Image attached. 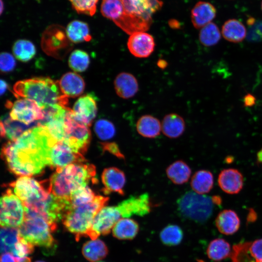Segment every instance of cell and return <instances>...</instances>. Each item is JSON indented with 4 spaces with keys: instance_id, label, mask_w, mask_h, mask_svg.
<instances>
[{
    "instance_id": "cell-11",
    "label": "cell",
    "mask_w": 262,
    "mask_h": 262,
    "mask_svg": "<svg viewBox=\"0 0 262 262\" xmlns=\"http://www.w3.org/2000/svg\"><path fill=\"white\" fill-rule=\"evenodd\" d=\"M85 159L82 154L72 148L64 141H58L49 149L48 165L61 168L72 164L82 163Z\"/></svg>"
},
{
    "instance_id": "cell-36",
    "label": "cell",
    "mask_w": 262,
    "mask_h": 262,
    "mask_svg": "<svg viewBox=\"0 0 262 262\" xmlns=\"http://www.w3.org/2000/svg\"><path fill=\"white\" fill-rule=\"evenodd\" d=\"M181 229L176 225H168L164 228L160 233L162 243L168 246L179 245L183 238Z\"/></svg>"
},
{
    "instance_id": "cell-27",
    "label": "cell",
    "mask_w": 262,
    "mask_h": 262,
    "mask_svg": "<svg viewBox=\"0 0 262 262\" xmlns=\"http://www.w3.org/2000/svg\"><path fill=\"white\" fill-rule=\"evenodd\" d=\"M139 225L136 221L130 218H121L112 229L113 236L119 240H131L137 234Z\"/></svg>"
},
{
    "instance_id": "cell-54",
    "label": "cell",
    "mask_w": 262,
    "mask_h": 262,
    "mask_svg": "<svg viewBox=\"0 0 262 262\" xmlns=\"http://www.w3.org/2000/svg\"><path fill=\"white\" fill-rule=\"evenodd\" d=\"M0 3H1L0 14H1L2 13V11H3V9H4V8H3V1H2V0H1Z\"/></svg>"
},
{
    "instance_id": "cell-12",
    "label": "cell",
    "mask_w": 262,
    "mask_h": 262,
    "mask_svg": "<svg viewBox=\"0 0 262 262\" xmlns=\"http://www.w3.org/2000/svg\"><path fill=\"white\" fill-rule=\"evenodd\" d=\"M121 218L116 206H104L95 217L87 236L92 240H96L100 235L108 234Z\"/></svg>"
},
{
    "instance_id": "cell-30",
    "label": "cell",
    "mask_w": 262,
    "mask_h": 262,
    "mask_svg": "<svg viewBox=\"0 0 262 262\" xmlns=\"http://www.w3.org/2000/svg\"><path fill=\"white\" fill-rule=\"evenodd\" d=\"M168 178L174 184L180 185L186 182L190 178L191 169L184 161L178 160L170 164L166 169Z\"/></svg>"
},
{
    "instance_id": "cell-47",
    "label": "cell",
    "mask_w": 262,
    "mask_h": 262,
    "mask_svg": "<svg viewBox=\"0 0 262 262\" xmlns=\"http://www.w3.org/2000/svg\"><path fill=\"white\" fill-rule=\"evenodd\" d=\"M0 262H16V261L12 253L5 252L1 254Z\"/></svg>"
},
{
    "instance_id": "cell-51",
    "label": "cell",
    "mask_w": 262,
    "mask_h": 262,
    "mask_svg": "<svg viewBox=\"0 0 262 262\" xmlns=\"http://www.w3.org/2000/svg\"><path fill=\"white\" fill-rule=\"evenodd\" d=\"M15 258V257H14ZM16 262H31L30 258L27 257L15 258Z\"/></svg>"
},
{
    "instance_id": "cell-17",
    "label": "cell",
    "mask_w": 262,
    "mask_h": 262,
    "mask_svg": "<svg viewBox=\"0 0 262 262\" xmlns=\"http://www.w3.org/2000/svg\"><path fill=\"white\" fill-rule=\"evenodd\" d=\"M46 181H38L29 176H21L10 184L14 194L24 202L37 195L45 187Z\"/></svg>"
},
{
    "instance_id": "cell-43",
    "label": "cell",
    "mask_w": 262,
    "mask_h": 262,
    "mask_svg": "<svg viewBox=\"0 0 262 262\" xmlns=\"http://www.w3.org/2000/svg\"><path fill=\"white\" fill-rule=\"evenodd\" d=\"M16 65L14 56L8 52H1L0 55V68L1 72H9L14 70Z\"/></svg>"
},
{
    "instance_id": "cell-41",
    "label": "cell",
    "mask_w": 262,
    "mask_h": 262,
    "mask_svg": "<svg viewBox=\"0 0 262 262\" xmlns=\"http://www.w3.org/2000/svg\"><path fill=\"white\" fill-rule=\"evenodd\" d=\"M99 0H69L73 9L78 14L94 16Z\"/></svg>"
},
{
    "instance_id": "cell-34",
    "label": "cell",
    "mask_w": 262,
    "mask_h": 262,
    "mask_svg": "<svg viewBox=\"0 0 262 262\" xmlns=\"http://www.w3.org/2000/svg\"><path fill=\"white\" fill-rule=\"evenodd\" d=\"M12 50L15 57L17 60L23 62L31 60L36 53V49L34 44L26 39H19L15 42Z\"/></svg>"
},
{
    "instance_id": "cell-31",
    "label": "cell",
    "mask_w": 262,
    "mask_h": 262,
    "mask_svg": "<svg viewBox=\"0 0 262 262\" xmlns=\"http://www.w3.org/2000/svg\"><path fill=\"white\" fill-rule=\"evenodd\" d=\"M214 180L213 174L207 170H199L192 176L190 185L195 192L205 195L213 188Z\"/></svg>"
},
{
    "instance_id": "cell-22",
    "label": "cell",
    "mask_w": 262,
    "mask_h": 262,
    "mask_svg": "<svg viewBox=\"0 0 262 262\" xmlns=\"http://www.w3.org/2000/svg\"><path fill=\"white\" fill-rule=\"evenodd\" d=\"M58 82L61 92L67 98L79 96L83 93L85 88L83 79L75 72L66 73Z\"/></svg>"
},
{
    "instance_id": "cell-9",
    "label": "cell",
    "mask_w": 262,
    "mask_h": 262,
    "mask_svg": "<svg viewBox=\"0 0 262 262\" xmlns=\"http://www.w3.org/2000/svg\"><path fill=\"white\" fill-rule=\"evenodd\" d=\"M25 218V208L22 201L11 189H7L0 199L1 227L18 228Z\"/></svg>"
},
{
    "instance_id": "cell-49",
    "label": "cell",
    "mask_w": 262,
    "mask_h": 262,
    "mask_svg": "<svg viewBox=\"0 0 262 262\" xmlns=\"http://www.w3.org/2000/svg\"><path fill=\"white\" fill-rule=\"evenodd\" d=\"M8 88L7 83L3 80H0V95L2 96Z\"/></svg>"
},
{
    "instance_id": "cell-46",
    "label": "cell",
    "mask_w": 262,
    "mask_h": 262,
    "mask_svg": "<svg viewBox=\"0 0 262 262\" xmlns=\"http://www.w3.org/2000/svg\"><path fill=\"white\" fill-rule=\"evenodd\" d=\"M256 102V98L253 95L247 93L243 98L244 105L245 107H252Z\"/></svg>"
},
{
    "instance_id": "cell-25",
    "label": "cell",
    "mask_w": 262,
    "mask_h": 262,
    "mask_svg": "<svg viewBox=\"0 0 262 262\" xmlns=\"http://www.w3.org/2000/svg\"><path fill=\"white\" fill-rule=\"evenodd\" d=\"M136 128L140 135L148 138L157 137L162 131L160 121L149 115L141 116L136 122Z\"/></svg>"
},
{
    "instance_id": "cell-33",
    "label": "cell",
    "mask_w": 262,
    "mask_h": 262,
    "mask_svg": "<svg viewBox=\"0 0 262 262\" xmlns=\"http://www.w3.org/2000/svg\"><path fill=\"white\" fill-rule=\"evenodd\" d=\"M206 252L208 258L214 262H220L231 257L232 254L230 244L222 238H216L211 241Z\"/></svg>"
},
{
    "instance_id": "cell-21",
    "label": "cell",
    "mask_w": 262,
    "mask_h": 262,
    "mask_svg": "<svg viewBox=\"0 0 262 262\" xmlns=\"http://www.w3.org/2000/svg\"><path fill=\"white\" fill-rule=\"evenodd\" d=\"M114 87L116 94L121 98L128 99L133 97L139 89L136 78L128 72H121L114 80Z\"/></svg>"
},
{
    "instance_id": "cell-55",
    "label": "cell",
    "mask_w": 262,
    "mask_h": 262,
    "mask_svg": "<svg viewBox=\"0 0 262 262\" xmlns=\"http://www.w3.org/2000/svg\"><path fill=\"white\" fill-rule=\"evenodd\" d=\"M35 262H45L42 261H36Z\"/></svg>"
},
{
    "instance_id": "cell-32",
    "label": "cell",
    "mask_w": 262,
    "mask_h": 262,
    "mask_svg": "<svg viewBox=\"0 0 262 262\" xmlns=\"http://www.w3.org/2000/svg\"><path fill=\"white\" fill-rule=\"evenodd\" d=\"M82 254L91 262H96L104 258L108 253L106 244L100 239L87 241L82 246Z\"/></svg>"
},
{
    "instance_id": "cell-18",
    "label": "cell",
    "mask_w": 262,
    "mask_h": 262,
    "mask_svg": "<svg viewBox=\"0 0 262 262\" xmlns=\"http://www.w3.org/2000/svg\"><path fill=\"white\" fill-rule=\"evenodd\" d=\"M101 180L105 194L114 192L122 196L124 195L126 179L125 173L121 170L115 167L104 169L101 175Z\"/></svg>"
},
{
    "instance_id": "cell-42",
    "label": "cell",
    "mask_w": 262,
    "mask_h": 262,
    "mask_svg": "<svg viewBox=\"0 0 262 262\" xmlns=\"http://www.w3.org/2000/svg\"><path fill=\"white\" fill-rule=\"evenodd\" d=\"M33 245L20 237L18 234V241L11 253L15 258L24 257L33 252Z\"/></svg>"
},
{
    "instance_id": "cell-8",
    "label": "cell",
    "mask_w": 262,
    "mask_h": 262,
    "mask_svg": "<svg viewBox=\"0 0 262 262\" xmlns=\"http://www.w3.org/2000/svg\"><path fill=\"white\" fill-rule=\"evenodd\" d=\"M65 138L72 148L82 154L87 149L91 133L88 126L79 120L72 110L67 108L64 116Z\"/></svg>"
},
{
    "instance_id": "cell-5",
    "label": "cell",
    "mask_w": 262,
    "mask_h": 262,
    "mask_svg": "<svg viewBox=\"0 0 262 262\" xmlns=\"http://www.w3.org/2000/svg\"><path fill=\"white\" fill-rule=\"evenodd\" d=\"M108 197L96 196L88 203L76 207H70L62 220L66 229L75 236L78 241L87 236L93 221L98 213L107 203Z\"/></svg>"
},
{
    "instance_id": "cell-1",
    "label": "cell",
    "mask_w": 262,
    "mask_h": 262,
    "mask_svg": "<svg viewBox=\"0 0 262 262\" xmlns=\"http://www.w3.org/2000/svg\"><path fill=\"white\" fill-rule=\"evenodd\" d=\"M57 142L39 122L16 140L5 144L1 156L12 173L30 177L39 173L48 165L49 149Z\"/></svg>"
},
{
    "instance_id": "cell-45",
    "label": "cell",
    "mask_w": 262,
    "mask_h": 262,
    "mask_svg": "<svg viewBox=\"0 0 262 262\" xmlns=\"http://www.w3.org/2000/svg\"><path fill=\"white\" fill-rule=\"evenodd\" d=\"M103 147L105 149H108V151L111 152L112 153L115 154L116 156L119 157H121L122 155L121 154L119 148L116 144L114 143H107L104 144Z\"/></svg>"
},
{
    "instance_id": "cell-35",
    "label": "cell",
    "mask_w": 262,
    "mask_h": 262,
    "mask_svg": "<svg viewBox=\"0 0 262 262\" xmlns=\"http://www.w3.org/2000/svg\"><path fill=\"white\" fill-rule=\"evenodd\" d=\"M221 38V33L218 26L213 22L206 25L200 30L199 40L201 44L206 47L217 44Z\"/></svg>"
},
{
    "instance_id": "cell-57",
    "label": "cell",
    "mask_w": 262,
    "mask_h": 262,
    "mask_svg": "<svg viewBox=\"0 0 262 262\" xmlns=\"http://www.w3.org/2000/svg\"><path fill=\"white\" fill-rule=\"evenodd\" d=\"M261 9H262V3H261Z\"/></svg>"
},
{
    "instance_id": "cell-52",
    "label": "cell",
    "mask_w": 262,
    "mask_h": 262,
    "mask_svg": "<svg viewBox=\"0 0 262 262\" xmlns=\"http://www.w3.org/2000/svg\"><path fill=\"white\" fill-rule=\"evenodd\" d=\"M157 65L160 68H165L167 66V63L166 61L163 60H160L157 63Z\"/></svg>"
},
{
    "instance_id": "cell-29",
    "label": "cell",
    "mask_w": 262,
    "mask_h": 262,
    "mask_svg": "<svg viewBox=\"0 0 262 262\" xmlns=\"http://www.w3.org/2000/svg\"><path fill=\"white\" fill-rule=\"evenodd\" d=\"M66 31L69 40L73 43L89 41L92 38L88 25L79 20H74L69 22Z\"/></svg>"
},
{
    "instance_id": "cell-48",
    "label": "cell",
    "mask_w": 262,
    "mask_h": 262,
    "mask_svg": "<svg viewBox=\"0 0 262 262\" xmlns=\"http://www.w3.org/2000/svg\"><path fill=\"white\" fill-rule=\"evenodd\" d=\"M168 24L171 28L173 29H178L180 27L179 22L174 19H170L168 21Z\"/></svg>"
},
{
    "instance_id": "cell-40",
    "label": "cell",
    "mask_w": 262,
    "mask_h": 262,
    "mask_svg": "<svg viewBox=\"0 0 262 262\" xmlns=\"http://www.w3.org/2000/svg\"><path fill=\"white\" fill-rule=\"evenodd\" d=\"M94 131L98 138L102 140L111 139L115 134L113 123L105 119H100L96 122Z\"/></svg>"
},
{
    "instance_id": "cell-10",
    "label": "cell",
    "mask_w": 262,
    "mask_h": 262,
    "mask_svg": "<svg viewBox=\"0 0 262 262\" xmlns=\"http://www.w3.org/2000/svg\"><path fill=\"white\" fill-rule=\"evenodd\" d=\"M10 104V118L26 125H31L44 119L43 110L34 100L22 98Z\"/></svg>"
},
{
    "instance_id": "cell-16",
    "label": "cell",
    "mask_w": 262,
    "mask_h": 262,
    "mask_svg": "<svg viewBox=\"0 0 262 262\" xmlns=\"http://www.w3.org/2000/svg\"><path fill=\"white\" fill-rule=\"evenodd\" d=\"M72 111L79 120L91 126L98 112L96 98L90 93L80 97L75 102Z\"/></svg>"
},
{
    "instance_id": "cell-20",
    "label": "cell",
    "mask_w": 262,
    "mask_h": 262,
    "mask_svg": "<svg viewBox=\"0 0 262 262\" xmlns=\"http://www.w3.org/2000/svg\"><path fill=\"white\" fill-rule=\"evenodd\" d=\"M216 14V8L212 4L206 1H198L191 10L192 23L196 29L201 28L211 22Z\"/></svg>"
},
{
    "instance_id": "cell-39",
    "label": "cell",
    "mask_w": 262,
    "mask_h": 262,
    "mask_svg": "<svg viewBox=\"0 0 262 262\" xmlns=\"http://www.w3.org/2000/svg\"><path fill=\"white\" fill-rule=\"evenodd\" d=\"M92 190L87 186L80 187L70 196V207H76L92 201L96 197Z\"/></svg>"
},
{
    "instance_id": "cell-6",
    "label": "cell",
    "mask_w": 262,
    "mask_h": 262,
    "mask_svg": "<svg viewBox=\"0 0 262 262\" xmlns=\"http://www.w3.org/2000/svg\"><path fill=\"white\" fill-rule=\"evenodd\" d=\"M25 208V218L18 228L19 235L33 246L54 249L56 242L51 233L54 229L41 215Z\"/></svg>"
},
{
    "instance_id": "cell-38",
    "label": "cell",
    "mask_w": 262,
    "mask_h": 262,
    "mask_svg": "<svg viewBox=\"0 0 262 262\" xmlns=\"http://www.w3.org/2000/svg\"><path fill=\"white\" fill-rule=\"evenodd\" d=\"M90 64L88 54L81 49L74 50L68 59L69 67L75 72H82L85 71Z\"/></svg>"
},
{
    "instance_id": "cell-7",
    "label": "cell",
    "mask_w": 262,
    "mask_h": 262,
    "mask_svg": "<svg viewBox=\"0 0 262 262\" xmlns=\"http://www.w3.org/2000/svg\"><path fill=\"white\" fill-rule=\"evenodd\" d=\"M211 197L188 191L177 201V210L183 217L197 223H203L211 216L213 211Z\"/></svg>"
},
{
    "instance_id": "cell-13",
    "label": "cell",
    "mask_w": 262,
    "mask_h": 262,
    "mask_svg": "<svg viewBox=\"0 0 262 262\" xmlns=\"http://www.w3.org/2000/svg\"><path fill=\"white\" fill-rule=\"evenodd\" d=\"M70 42L66 29L58 25L48 27L42 36V48L46 53L55 57H59H59L62 56L60 52L62 49L65 51L66 47L69 49Z\"/></svg>"
},
{
    "instance_id": "cell-2",
    "label": "cell",
    "mask_w": 262,
    "mask_h": 262,
    "mask_svg": "<svg viewBox=\"0 0 262 262\" xmlns=\"http://www.w3.org/2000/svg\"><path fill=\"white\" fill-rule=\"evenodd\" d=\"M163 5L160 0H102L100 12L104 17L131 35L148 30L152 15Z\"/></svg>"
},
{
    "instance_id": "cell-4",
    "label": "cell",
    "mask_w": 262,
    "mask_h": 262,
    "mask_svg": "<svg viewBox=\"0 0 262 262\" xmlns=\"http://www.w3.org/2000/svg\"><path fill=\"white\" fill-rule=\"evenodd\" d=\"M96 175L94 165L76 163L56 169L49 181L50 192L54 196L69 199L71 195L81 187L94 180Z\"/></svg>"
},
{
    "instance_id": "cell-19",
    "label": "cell",
    "mask_w": 262,
    "mask_h": 262,
    "mask_svg": "<svg viewBox=\"0 0 262 262\" xmlns=\"http://www.w3.org/2000/svg\"><path fill=\"white\" fill-rule=\"evenodd\" d=\"M217 181L220 188L225 193L237 194L243 189L244 177L236 169H224L218 175Z\"/></svg>"
},
{
    "instance_id": "cell-50",
    "label": "cell",
    "mask_w": 262,
    "mask_h": 262,
    "mask_svg": "<svg viewBox=\"0 0 262 262\" xmlns=\"http://www.w3.org/2000/svg\"><path fill=\"white\" fill-rule=\"evenodd\" d=\"M211 199L213 204L219 205L222 203V198L219 196H213Z\"/></svg>"
},
{
    "instance_id": "cell-37",
    "label": "cell",
    "mask_w": 262,
    "mask_h": 262,
    "mask_svg": "<svg viewBox=\"0 0 262 262\" xmlns=\"http://www.w3.org/2000/svg\"><path fill=\"white\" fill-rule=\"evenodd\" d=\"M18 228L1 227L0 251L11 253L18 241Z\"/></svg>"
},
{
    "instance_id": "cell-15",
    "label": "cell",
    "mask_w": 262,
    "mask_h": 262,
    "mask_svg": "<svg viewBox=\"0 0 262 262\" xmlns=\"http://www.w3.org/2000/svg\"><path fill=\"white\" fill-rule=\"evenodd\" d=\"M155 46L153 36L145 32H139L130 35L127 47L131 53L136 57L147 58L153 52Z\"/></svg>"
},
{
    "instance_id": "cell-26",
    "label": "cell",
    "mask_w": 262,
    "mask_h": 262,
    "mask_svg": "<svg viewBox=\"0 0 262 262\" xmlns=\"http://www.w3.org/2000/svg\"><path fill=\"white\" fill-rule=\"evenodd\" d=\"M38 124V122L28 125L12 120L9 116L1 119L0 134L1 137L6 136L10 141H14L27 130Z\"/></svg>"
},
{
    "instance_id": "cell-28",
    "label": "cell",
    "mask_w": 262,
    "mask_h": 262,
    "mask_svg": "<svg viewBox=\"0 0 262 262\" xmlns=\"http://www.w3.org/2000/svg\"><path fill=\"white\" fill-rule=\"evenodd\" d=\"M222 34L224 39L229 42L239 43L245 38L246 30L241 22L236 19H230L223 25Z\"/></svg>"
},
{
    "instance_id": "cell-24",
    "label": "cell",
    "mask_w": 262,
    "mask_h": 262,
    "mask_svg": "<svg viewBox=\"0 0 262 262\" xmlns=\"http://www.w3.org/2000/svg\"><path fill=\"white\" fill-rule=\"evenodd\" d=\"M161 125L162 132L170 138H177L180 136L185 128L183 118L176 113H171L165 115Z\"/></svg>"
},
{
    "instance_id": "cell-44",
    "label": "cell",
    "mask_w": 262,
    "mask_h": 262,
    "mask_svg": "<svg viewBox=\"0 0 262 262\" xmlns=\"http://www.w3.org/2000/svg\"><path fill=\"white\" fill-rule=\"evenodd\" d=\"M248 251L254 259V262H262V238L249 243Z\"/></svg>"
},
{
    "instance_id": "cell-3",
    "label": "cell",
    "mask_w": 262,
    "mask_h": 262,
    "mask_svg": "<svg viewBox=\"0 0 262 262\" xmlns=\"http://www.w3.org/2000/svg\"><path fill=\"white\" fill-rule=\"evenodd\" d=\"M16 98L35 101L43 109L67 107L68 98L61 92L58 81L48 77H34L17 82L13 86Z\"/></svg>"
},
{
    "instance_id": "cell-56",
    "label": "cell",
    "mask_w": 262,
    "mask_h": 262,
    "mask_svg": "<svg viewBox=\"0 0 262 262\" xmlns=\"http://www.w3.org/2000/svg\"><path fill=\"white\" fill-rule=\"evenodd\" d=\"M198 262H204L202 260H198Z\"/></svg>"
},
{
    "instance_id": "cell-58",
    "label": "cell",
    "mask_w": 262,
    "mask_h": 262,
    "mask_svg": "<svg viewBox=\"0 0 262 262\" xmlns=\"http://www.w3.org/2000/svg\"></svg>"
},
{
    "instance_id": "cell-14",
    "label": "cell",
    "mask_w": 262,
    "mask_h": 262,
    "mask_svg": "<svg viewBox=\"0 0 262 262\" xmlns=\"http://www.w3.org/2000/svg\"><path fill=\"white\" fill-rule=\"evenodd\" d=\"M122 218L133 215L143 216L151 211V203L147 193L132 196L120 202L117 206Z\"/></svg>"
},
{
    "instance_id": "cell-23",
    "label": "cell",
    "mask_w": 262,
    "mask_h": 262,
    "mask_svg": "<svg viewBox=\"0 0 262 262\" xmlns=\"http://www.w3.org/2000/svg\"><path fill=\"white\" fill-rule=\"evenodd\" d=\"M218 231L225 235H232L240 227V220L237 213L233 210L226 209L221 211L215 220Z\"/></svg>"
},
{
    "instance_id": "cell-53",
    "label": "cell",
    "mask_w": 262,
    "mask_h": 262,
    "mask_svg": "<svg viewBox=\"0 0 262 262\" xmlns=\"http://www.w3.org/2000/svg\"><path fill=\"white\" fill-rule=\"evenodd\" d=\"M257 156L259 162L260 163H262V149L259 151Z\"/></svg>"
}]
</instances>
